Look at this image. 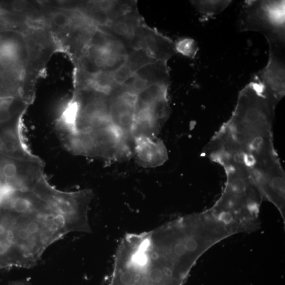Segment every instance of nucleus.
<instances>
[{"label":"nucleus","instance_id":"obj_1","mask_svg":"<svg viewBox=\"0 0 285 285\" xmlns=\"http://www.w3.org/2000/svg\"><path fill=\"white\" fill-rule=\"evenodd\" d=\"M76 228L74 217L40 183L0 187V270L34 267Z\"/></svg>","mask_w":285,"mask_h":285},{"label":"nucleus","instance_id":"obj_2","mask_svg":"<svg viewBox=\"0 0 285 285\" xmlns=\"http://www.w3.org/2000/svg\"><path fill=\"white\" fill-rule=\"evenodd\" d=\"M227 182L221 198L211 211L235 233L258 227L262 196L248 170L242 166H223Z\"/></svg>","mask_w":285,"mask_h":285},{"label":"nucleus","instance_id":"obj_3","mask_svg":"<svg viewBox=\"0 0 285 285\" xmlns=\"http://www.w3.org/2000/svg\"><path fill=\"white\" fill-rule=\"evenodd\" d=\"M28 51L23 33H0V100L22 97L25 91Z\"/></svg>","mask_w":285,"mask_h":285},{"label":"nucleus","instance_id":"obj_4","mask_svg":"<svg viewBox=\"0 0 285 285\" xmlns=\"http://www.w3.org/2000/svg\"><path fill=\"white\" fill-rule=\"evenodd\" d=\"M133 49L97 27L80 54L72 62L74 72L87 74L113 72L126 64Z\"/></svg>","mask_w":285,"mask_h":285},{"label":"nucleus","instance_id":"obj_5","mask_svg":"<svg viewBox=\"0 0 285 285\" xmlns=\"http://www.w3.org/2000/svg\"><path fill=\"white\" fill-rule=\"evenodd\" d=\"M28 51L25 91L34 102L37 81L44 72L50 58L60 51L53 36L46 28H28L23 31Z\"/></svg>","mask_w":285,"mask_h":285},{"label":"nucleus","instance_id":"obj_6","mask_svg":"<svg viewBox=\"0 0 285 285\" xmlns=\"http://www.w3.org/2000/svg\"><path fill=\"white\" fill-rule=\"evenodd\" d=\"M239 20L242 31L265 35L285 30V1H246Z\"/></svg>","mask_w":285,"mask_h":285},{"label":"nucleus","instance_id":"obj_7","mask_svg":"<svg viewBox=\"0 0 285 285\" xmlns=\"http://www.w3.org/2000/svg\"><path fill=\"white\" fill-rule=\"evenodd\" d=\"M268 42L269 58L265 68L253 78L264 85L280 101L285 96V35L266 36Z\"/></svg>","mask_w":285,"mask_h":285},{"label":"nucleus","instance_id":"obj_8","mask_svg":"<svg viewBox=\"0 0 285 285\" xmlns=\"http://www.w3.org/2000/svg\"><path fill=\"white\" fill-rule=\"evenodd\" d=\"M110 96L109 119L111 124L126 139L135 142L132 132L136 114L137 95L119 87Z\"/></svg>","mask_w":285,"mask_h":285},{"label":"nucleus","instance_id":"obj_9","mask_svg":"<svg viewBox=\"0 0 285 285\" xmlns=\"http://www.w3.org/2000/svg\"><path fill=\"white\" fill-rule=\"evenodd\" d=\"M138 49H144L157 61H166L176 53L175 43L144 22L140 27L137 36Z\"/></svg>","mask_w":285,"mask_h":285},{"label":"nucleus","instance_id":"obj_10","mask_svg":"<svg viewBox=\"0 0 285 285\" xmlns=\"http://www.w3.org/2000/svg\"><path fill=\"white\" fill-rule=\"evenodd\" d=\"M5 158L41 161L29 148L24 131L0 125V160Z\"/></svg>","mask_w":285,"mask_h":285},{"label":"nucleus","instance_id":"obj_11","mask_svg":"<svg viewBox=\"0 0 285 285\" xmlns=\"http://www.w3.org/2000/svg\"><path fill=\"white\" fill-rule=\"evenodd\" d=\"M144 22L138 9L109 22L107 25L97 28L115 37L127 47L138 49L137 36L139 30Z\"/></svg>","mask_w":285,"mask_h":285},{"label":"nucleus","instance_id":"obj_12","mask_svg":"<svg viewBox=\"0 0 285 285\" xmlns=\"http://www.w3.org/2000/svg\"><path fill=\"white\" fill-rule=\"evenodd\" d=\"M134 154L138 163L144 168L159 167L168 160L164 142L157 138H140L135 140Z\"/></svg>","mask_w":285,"mask_h":285},{"label":"nucleus","instance_id":"obj_13","mask_svg":"<svg viewBox=\"0 0 285 285\" xmlns=\"http://www.w3.org/2000/svg\"><path fill=\"white\" fill-rule=\"evenodd\" d=\"M231 1H192L191 3L201 14L202 20L214 18L227 8Z\"/></svg>","mask_w":285,"mask_h":285},{"label":"nucleus","instance_id":"obj_14","mask_svg":"<svg viewBox=\"0 0 285 285\" xmlns=\"http://www.w3.org/2000/svg\"><path fill=\"white\" fill-rule=\"evenodd\" d=\"M175 48L176 52L191 58L196 57L199 50L196 42L190 38L179 40L175 43Z\"/></svg>","mask_w":285,"mask_h":285},{"label":"nucleus","instance_id":"obj_15","mask_svg":"<svg viewBox=\"0 0 285 285\" xmlns=\"http://www.w3.org/2000/svg\"><path fill=\"white\" fill-rule=\"evenodd\" d=\"M137 71L127 63L121 68L115 71L111 72L114 84L118 88L122 86L125 82L134 76Z\"/></svg>","mask_w":285,"mask_h":285},{"label":"nucleus","instance_id":"obj_16","mask_svg":"<svg viewBox=\"0 0 285 285\" xmlns=\"http://www.w3.org/2000/svg\"><path fill=\"white\" fill-rule=\"evenodd\" d=\"M9 285H32L28 280H22L11 283Z\"/></svg>","mask_w":285,"mask_h":285}]
</instances>
